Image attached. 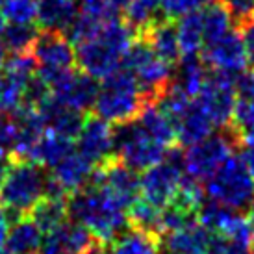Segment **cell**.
I'll list each match as a JSON object with an SVG mask.
<instances>
[{
	"mask_svg": "<svg viewBox=\"0 0 254 254\" xmlns=\"http://www.w3.org/2000/svg\"><path fill=\"white\" fill-rule=\"evenodd\" d=\"M41 121L45 123V128L49 132H54L58 135H64V137H69V139H78L80 135V130L84 127L85 117L76 110H71V108L60 104L56 99H52L50 95L49 99H45L36 108Z\"/></svg>",
	"mask_w": 254,
	"mask_h": 254,
	"instance_id": "cell-17",
	"label": "cell"
},
{
	"mask_svg": "<svg viewBox=\"0 0 254 254\" xmlns=\"http://www.w3.org/2000/svg\"><path fill=\"white\" fill-rule=\"evenodd\" d=\"M93 171H95V165L87 158H84L80 152H72L62 163H58L50 173V177L54 178L65 190V193L71 197L72 193L84 190L89 184Z\"/></svg>",
	"mask_w": 254,
	"mask_h": 254,
	"instance_id": "cell-20",
	"label": "cell"
},
{
	"mask_svg": "<svg viewBox=\"0 0 254 254\" xmlns=\"http://www.w3.org/2000/svg\"><path fill=\"white\" fill-rule=\"evenodd\" d=\"M247 219H249V223L254 226V200H253V204L247 208Z\"/></svg>",
	"mask_w": 254,
	"mask_h": 254,
	"instance_id": "cell-49",
	"label": "cell"
},
{
	"mask_svg": "<svg viewBox=\"0 0 254 254\" xmlns=\"http://www.w3.org/2000/svg\"><path fill=\"white\" fill-rule=\"evenodd\" d=\"M241 34L245 54H247V64L254 69V17L249 19L245 24H241L240 28H236Z\"/></svg>",
	"mask_w": 254,
	"mask_h": 254,
	"instance_id": "cell-42",
	"label": "cell"
},
{
	"mask_svg": "<svg viewBox=\"0 0 254 254\" xmlns=\"http://www.w3.org/2000/svg\"><path fill=\"white\" fill-rule=\"evenodd\" d=\"M177 32H178V43H180V50L184 56H191L197 54L204 36H202V19L198 11L188 13L180 17V21L177 22Z\"/></svg>",
	"mask_w": 254,
	"mask_h": 254,
	"instance_id": "cell-32",
	"label": "cell"
},
{
	"mask_svg": "<svg viewBox=\"0 0 254 254\" xmlns=\"http://www.w3.org/2000/svg\"><path fill=\"white\" fill-rule=\"evenodd\" d=\"M204 193L210 200L236 212H243L254 200V178L240 154H232L206 180Z\"/></svg>",
	"mask_w": 254,
	"mask_h": 254,
	"instance_id": "cell-5",
	"label": "cell"
},
{
	"mask_svg": "<svg viewBox=\"0 0 254 254\" xmlns=\"http://www.w3.org/2000/svg\"><path fill=\"white\" fill-rule=\"evenodd\" d=\"M228 9V15L232 19L234 26L240 28L249 19L254 17V0H221Z\"/></svg>",
	"mask_w": 254,
	"mask_h": 254,
	"instance_id": "cell-38",
	"label": "cell"
},
{
	"mask_svg": "<svg viewBox=\"0 0 254 254\" xmlns=\"http://www.w3.org/2000/svg\"><path fill=\"white\" fill-rule=\"evenodd\" d=\"M208 76V67L198 54L184 56L177 65V72L173 76V85L182 91L188 99H195L202 89Z\"/></svg>",
	"mask_w": 254,
	"mask_h": 254,
	"instance_id": "cell-23",
	"label": "cell"
},
{
	"mask_svg": "<svg viewBox=\"0 0 254 254\" xmlns=\"http://www.w3.org/2000/svg\"><path fill=\"white\" fill-rule=\"evenodd\" d=\"M39 36L36 24H9L2 34V45L9 54L32 52V47Z\"/></svg>",
	"mask_w": 254,
	"mask_h": 254,
	"instance_id": "cell-33",
	"label": "cell"
},
{
	"mask_svg": "<svg viewBox=\"0 0 254 254\" xmlns=\"http://www.w3.org/2000/svg\"><path fill=\"white\" fill-rule=\"evenodd\" d=\"M32 54L36 58L39 76L52 87L67 72L78 69L76 52L64 32L56 30H39Z\"/></svg>",
	"mask_w": 254,
	"mask_h": 254,
	"instance_id": "cell-8",
	"label": "cell"
},
{
	"mask_svg": "<svg viewBox=\"0 0 254 254\" xmlns=\"http://www.w3.org/2000/svg\"><path fill=\"white\" fill-rule=\"evenodd\" d=\"M0 112H4V108H2V85H0Z\"/></svg>",
	"mask_w": 254,
	"mask_h": 254,
	"instance_id": "cell-51",
	"label": "cell"
},
{
	"mask_svg": "<svg viewBox=\"0 0 254 254\" xmlns=\"http://www.w3.org/2000/svg\"><path fill=\"white\" fill-rule=\"evenodd\" d=\"M200 6H206L204 0H162L163 13L173 21H177L178 17L197 11Z\"/></svg>",
	"mask_w": 254,
	"mask_h": 254,
	"instance_id": "cell-39",
	"label": "cell"
},
{
	"mask_svg": "<svg viewBox=\"0 0 254 254\" xmlns=\"http://www.w3.org/2000/svg\"><path fill=\"white\" fill-rule=\"evenodd\" d=\"M2 15L9 24H34L37 21L36 0H6L2 4Z\"/></svg>",
	"mask_w": 254,
	"mask_h": 254,
	"instance_id": "cell-36",
	"label": "cell"
},
{
	"mask_svg": "<svg viewBox=\"0 0 254 254\" xmlns=\"http://www.w3.org/2000/svg\"><path fill=\"white\" fill-rule=\"evenodd\" d=\"M84 254H112L110 251L106 249V245H102V243H97L95 247H91L89 251H85Z\"/></svg>",
	"mask_w": 254,
	"mask_h": 254,
	"instance_id": "cell-45",
	"label": "cell"
},
{
	"mask_svg": "<svg viewBox=\"0 0 254 254\" xmlns=\"http://www.w3.org/2000/svg\"><path fill=\"white\" fill-rule=\"evenodd\" d=\"M11 147H13V123L9 115L7 117L0 115V160L9 158Z\"/></svg>",
	"mask_w": 254,
	"mask_h": 254,
	"instance_id": "cell-41",
	"label": "cell"
},
{
	"mask_svg": "<svg viewBox=\"0 0 254 254\" xmlns=\"http://www.w3.org/2000/svg\"><path fill=\"white\" fill-rule=\"evenodd\" d=\"M213 127L215 125L210 119L208 112L197 99H193L190 102V106L186 108V112L182 113V117L175 125L177 139L184 147H193L197 143L204 141L206 137H210Z\"/></svg>",
	"mask_w": 254,
	"mask_h": 254,
	"instance_id": "cell-18",
	"label": "cell"
},
{
	"mask_svg": "<svg viewBox=\"0 0 254 254\" xmlns=\"http://www.w3.org/2000/svg\"><path fill=\"white\" fill-rule=\"evenodd\" d=\"M139 125L143 127V130L147 132L152 139H156L158 143H162L163 147H175L177 145V132H175V127L171 125V121L162 113V110L156 106V104H150V106L145 108V112L141 113L139 117Z\"/></svg>",
	"mask_w": 254,
	"mask_h": 254,
	"instance_id": "cell-29",
	"label": "cell"
},
{
	"mask_svg": "<svg viewBox=\"0 0 254 254\" xmlns=\"http://www.w3.org/2000/svg\"><path fill=\"white\" fill-rule=\"evenodd\" d=\"M69 217L84 225L102 243H113L128 225L127 208L102 186L87 184L84 190L72 193L67 198Z\"/></svg>",
	"mask_w": 254,
	"mask_h": 254,
	"instance_id": "cell-1",
	"label": "cell"
},
{
	"mask_svg": "<svg viewBox=\"0 0 254 254\" xmlns=\"http://www.w3.org/2000/svg\"><path fill=\"white\" fill-rule=\"evenodd\" d=\"M243 143H247L249 147H254V128H251L249 132L243 134Z\"/></svg>",
	"mask_w": 254,
	"mask_h": 254,
	"instance_id": "cell-46",
	"label": "cell"
},
{
	"mask_svg": "<svg viewBox=\"0 0 254 254\" xmlns=\"http://www.w3.org/2000/svg\"><path fill=\"white\" fill-rule=\"evenodd\" d=\"M80 13V0H37V26L65 32Z\"/></svg>",
	"mask_w": 254,
	"mask_h": 254,
	"instance_id": "cell-21",
	"label": "cell"
},
{
	"mask_svg": "<svg viewBox=\"0 0 254 254\" xmlns=\"http://www.w3.org/2000/svg\"><path fill=\"white\" fill-rule=\"evenodd\" d=\"M76 152L87 158L93 165H99L113 158V127L93 113L85 117L84 127L78 135Z\"/></svg>",
	"mask_w": 254,
	"mask_h": 254,
	"instance_id": "cell-14",
	"label": "cell"
},
{
	"mask_svg": "<svg viewBox=\"0 0 254 254\" xmlns=\"http://www.w3.org/2000/svg\"><path fill=\"white\" fill-rule=\"evenodd\" d=\"M253 251H254V247H253Z\"/></svg>",
	"mask_w": 254,
	"mask_h": 254,
	"instance_id": "cell-53",
	"label": "cell"
},
{
	"mask_svg": "<svg viewBox=\"0 0 254 254\" xmlns=\"http://www.w3.org/2000/svg\"><path fill=\"white\" fill-rule=\"evenodd\" d=\"M4 2H6V0H0V4H4Z\"/></svg>",
	"mask_w": 254,
	"mask_h": 254,
	"instance_id": "cell-52",
	"label": "cell"
},
{
	"mask_svg": "<svg viewBox=\"0 0 254 254\" xmlns=\"http://www.w3.org/2000/svg\"><path fill=\"white\" fill-rule=\"evenodd\" d=\"M210 254H254V251H253V247H249V245L236 243V241L213 236Z\"/></svg>",
	"mask_w": 254,
	"mask_h": 254,
	"instance_id": "cell-40",
	"label": "cell"
},
{
	"mask_svg": "<svg viewBox=\"0 0 254 254\" xmlns=\"http://www.w3.org/2000/svg\"><path fill=\"white\" fill-rule=\"evenodd\" d=\"M123 15H125L123 21L132 30L134 37L147 26H150L152 22L165 17L162 9V0H130Z\"/></svg>",
	"mask_w": 254,
	"mask_h": 254,
	"instance_id": "cell-28",
	"label": "cell"
},
{
	"mask_svg": "<svg viewBox=\"0 0 254 254\" xmlns=\"http://www.w3.org/2000/svg\"><path fill=\"white\" fill-rule=\"evenodd\" d=\"M243 213L230 210L226 206L208 200L200 206V210L197 213V221L200 226H204L212 236H219V238H228L230 230L234 228V225L238 223V219Z\"/></svg>",
	"mask_w": 254,
	"mask_h": 254,
	"instance_id": "cell-24",
	"label": "cell"
},
{
	"mask_svg": "<svg viewBox=\"0 0 254 254\" xmlns=\"http://www.w3.org/2000/svg\"><path fill=\"white\" fill-rule=\"evenodd\" d=\"M162 247L160 236L128 228L112 243V254H158Z\"/></svg>",
	"mask_w": 254,
	"mask_h": 254,
	"instance_id": "cell-27",
	"label": "cell"
},
{
	"mask_svg": "<svg viewBox=\"0 0 254 254\" xmlns=\"http://www.w3.org/2000/svg\"><path fill=\"white\" fill-rule=\"evenodd\" d=\"M200 19H202V36H204L206 47L219 41L221 37H225L230 32L232 19L221 0L204 6V9L200 11Z\"/></svg>",
	"mask_w": 254,
	"mask_h": 254,
	"instance_id": "cell-30",
	"label": "cell"
},
{
	"mask_svg": "<svg viewBox=\"0 0 254 254\" xmlns=\"http://www.w3.org/2000/svg\"><path fill=\"white\" fill-rule=\"evenodd\" d=\"M74 152V141L64 135H58L54 132H45L43 137L36 143V147L30 150V154L26 156V160L37 163L39 167H50L54 169L58 163H62Z\"/></svg>",
	"mask_w": 254,
	"mask_h": 254,
	"instance_id": "cell-22",
	"label": "cell"
},
{
	"mask_svg": "<svg viewBox=\"0 0 254 254\" xmlns=\"http://www.w3.org/2000/svg\"><path fill=\"white\" fill-rule=\"evenodd\" d=\"M169 148L152 139L143 130L139 121H130L125 125L113 127V152L115 158L132 171H141L154 167L162 162Z\"/></svg>",
	"mask_w": 254,
	"mask_h": 254,
	"instance_id": "cell-7",
	"label": "cell"
},
{
	"mask_svg": "<svg viewBox=\"0 0 254 254\" xmlns=\"http://www.w3.org/2000/svg\"><path fill=\"white\" fill-rule=\"evenodd\" d=\"M134 39H141L152 49L158 60H162L163 64L175 67L182 60L180 54V43H178V32H177V21H173L169 17H162L160 21L152 22L150 26L139 32Z\"/></svg>",
	"mask_w": 254,
	"mask_h": 254,
	"instance_id": "cell-16",
	"label": "cell"
},
{
	"mask_svg": "<svg viewBox=\"0 0 254 254\" xmlns=\"http://www.w3.org/2000/svg\"><path fill=\"white\" fill-rule=\"evenodd\" d=\"M30 219L36 223L41 234L54 232L58 226H62L69 219L67 198H49L43 197L34 210L30 212Z\"/></svg>",
	"mask_w": 254,
	"mask_h": 254,
	"instance_id": "cell-26",
	"label": "cell"
},
{
	"mask_svg": "<svg viewBox=\"0 0 254 254\" xmlns=\"http://www.w3.org/2000/svg\"><path fill=\"white\" fill-rule=\"evenodd\" d=\"M89 184L106 188L125 208H130L141 195V184L137 173L127 167L119 158H110L106 162L95 165Z\"/></svg>",
	"mask_w": 254,
	"mask_h": 254,
	"instance_id": "cell-11",
	"label": "cell"
},
{
	"mask_svg": "<svg viewBox=\"0 0 254 254\" xmlns=\"http://www.w3.org/2000/svg\"><path fill=\"white\" fill-rule=\"evenodd\" d=\"M50 95L60 104L84 113L87 110H93L95 106V100L99 95V84H97V78L85 74L80 69H74L50 87Z\"/></svg>",
	"mask_w": 254,
	"mask_h": 254,
	"instance_id": "cell-12",
	"label": "cell"
},
{
	"mask_svg": "<svg viewBox=\"0 0 254 254\" xmlns=\"http://www.w3.org/2000/svg\"><path fill=\"white\" fill-rule=\"evenodd\" d=\"M184 152L180 147H171L162 162L150 167L139 177L141 197L158 208H165L184 180Z\"/></svg>",
	"mask_w": 254,
	"mask_h": 254,
	"instance_id": "cell-9",
	"label": "cell"
},
{
	"mask_svg": "<svg viewBox=\"0 0 254 254\" xmlns=\"http://www.w3.org/2000/svg\"><path fill=\"white\" fill-rule=\"evenodd\" d=\"M32 254H34V253H32Z\"/></svg>",
	"mask_w": 254,
	"mask_h": 254,
	"instance_id": "cell-54",
	"label": "cell"
},
{
	"mask_svg": "<svg viewBox=\"0 0 254 254\" xmlns=\"http://www.w3.org/2000/svg\"><path fill=\"white\" fill-rule=\"evenodd\" d=\"M230 125L238 128L241 135L254 128V99L249 97H236V104H234L232 121Z\"/></svg>",
	"mask_w": 254,
	"mask_h": 254,
	"instance_id": "cell-37",
	"label": "cell"
},
{
	"mask_svg": "<svg viewBox=\"0 0 254 254\" xmlns=\"http://www.w3.org/2000/svg\"><path fill=\"white\" fill-rule=\"evenodd\" d=\"M200 58L204 60L208 69L221 71L232 76H240V72L247 67V54L243 47L241 34L234 28L219 41L202 49Z\"/></svg>",
	"mask_w": 254,
	"mask_h": 254,
	"instance_id": "cell-13",
	"label": "cell"
},
{
	"mask_svg": "<svg viewBox=\"0 0 254 254\" xmlns=\"http://www.w3.org/2000/svg\"><path fill=\"white\" fill-rule=\"evenodd\" d=\"M241 143L243 135L240 130L232 125H226L219 134H212L204 141L193 145L184 152L186 175L197 182L208 180L230 156L236 154Z\"/></svg>",
	"mask_w": 254,
	"mask_h": 254,
	"instance_id": "cell-6",
	"label": "cell"
},
{
	"mask_svg": "<svg viewBox=\"0 0 254 254\" xmlns=\"http://www.w3.org/2000/svg\"><path fill=\"white\" fill-rule=\"evenodd\" d=\"M236 80L238 76L221 71L208 72L206 82L198 93L197 100L202 104L213 125L219 128L230 125L234 104H236Z\"/></svg>",
	"mask_w": 254,
	"mask_h": 254,
	"instance_id": "cell-10",
	"label": "cell"
},
{
	"mask_svg": "<svg viewBox=\"0 0 254 254\" xmlns=\"http://www.w3.org/2000/svg\"><path fill=\"white\" fill-rule=\"evenodd\" d=\"M128 225L130 228L141 230V232L156 234L162 238L160 226H162V208L154 206L152 202L139 197L134 204L127 210Z\"/></svg>",
	"mask_w": 254,
	"mask_h": 254,
	"instance_id": "cell-31",
	"label": "cell"
},
{
	"mask_svg": "<svg viewBox=\"0 0 254 254\" xmlns=\"http://www.w3.org/2000/svg\"><path fill=\"white\" fill-rule=\"evenodd\" d=\"M106 22L97 19V17H93L91 13H85L80 9V13L76 15V19L71 22V26L65 30L64 34L65 37L69 39L71 45L74 47H80V45H84V43L91 41L93 37L99 36V32L102 30Z\"/></svg>",
	"mask_w": 254,
	"mask_h": 254,
	"instance_id": "cell-34",
	"label": "cell"
},
{
	"mask_svg": "<svg viewBox=\"0 0 254 254\" xmlns=\"http://www.w3.org/2000/svg\"><path fill=\"white\" fill-rule=\"evenodd\" d=\"M134 43V34L123 19L108 21L99 36L76 47V67L93 78H106L121 67V62Z\"/></svg>",
	"mask_w": 254,
	"mask_h": 254,
	"instance_id": "cell-3",
	"label": "cell"
},
{
	"mask_svg": "<svg viewBox=\"0 0 254 254\" xmlns=\"http://www.w3.org/2000/svg\"><path fill=\"white\" fill-rule=\"evenodd\" d=\"M6 238H7V219L0 208V251L6 247Z\"/></svg>",
	"mask_w": 254,
	"mask_h": 254,
	"instance_id": "cell-43",
	"label": "cell"
},
{
	"mask_svg": "<svg viewBox=\"0 0 254 254\" xmlns=\"http://www.w3.org/2000/svg\"><path fill=\"white\" fill-rule=\"evenodd\" d=\"M41 230L30 217H24L11 225L7 230L6 251L9 254H32L41 247Z\"/></svg>",
	"mask_w": 254,
	"mask_h": 254,
	"instance_id": "cell-25",
	"label": "cell"
},
{
	"mask_svg": "<svg viewBox=\"0 0 254 254\" xmlns=\"http://www.w3.org/2000/svg\"><path fill=\"white\" fill-rule=\"evenodd\" d=\"M7 162H9V158H2V160H0V180H2V177H4V173H6Z\"/></svg>",
	"mask_w": 254,
	"mask_h": 254,
	"instance_id": "cell-48",
	"label": "cell"
},
{
	"mask_svg": "<svg viewBox=\"0 0 254 254\" xmlns=\"http://www.w3.org/2000/svg\"><path fill=\"white\" fill-rule=\"evenodd\" d=\"M4 64H6V49H4V45L0 41V71L4 69Z\"/></svg>",
	"mask_w": 254,
	"mask_h": 254,
	"instance_id": "cell-47",
	"label": "cell"
},
{
	"mask_svg": "<svg viewBox=\"0 0 254 254\" xmlns=\"http://www.w3.org/2000/svg\"><path fill=\"white\" fill-rule=\"evenodd\" d=\"M4 30H6V19H4V15L0 13V37L4 34Z\"/></svg>",
	"mask_w": 254,
	"mask_h": 254,
	"instance_id": "cell-50",
	"label": "cell"
},
{
	"mask_svg": "<svg viewBox=\"0 0 254 254\" xmlns=\"http://www.w3.org/2000/svg\"><path fill=\"white\" fill-rule=\"evenodd\" d=\"M130 0H80V9L85 13H91L100 21H113L121 19L119 15L125 13Z\"/></svg>",
	"mask_w": 254,
	"mask_h": 254,
	"instance_id": "cell-35",
	"label": "cell"
},
{
	"mask_svg": "<svg viewBox=\"0 0 254 254\" xmlns=\"http://www.w3.org/2000/svg\"><path fill=\"white\" fill-rule=\"evenodd\" d=\"M148 104L139 93L137 78L134 72L119 67L117 71L102 78L93 115L106 123L125 125L130 121H137Z\"/></svg>",
	"mask_w": 254,
	"mask_h": 254,
	"instance_id": "cell-4",
	"label": "cell"
},
{
	"mask_svg": "<svg viewBox=\"0 0 254 254\" xmlns=\"http://www.w3.org/2000/svg\"><path fill=\"white\" fill-rule=\"evenodd\" d=\"M212 240L213 236L198 225V221L162 238L167 254H210Z\"/></svg>",
	"mask_w": 254,
	"mask_h": 254,
	"instance_id": "cell-19",
	"label": "cell"
},
{
	"mask_svg": "<svg viewBox=\"0 0 254 254\" xmlns=\"http://www.w3.org/2000/svg\"><path fill=\"white\" fill-rule=\"evenodd\" d=\"M243 162H245V165H247L249 173H251V177L254 178V147H249L245 152H243Z\"/></svg>",
	"mask_w": 254,
	"mask_h": 254,
	"instance_id": "cell-44",
	"label": "cell"
},
{
	"mask_svg": "<svg viewBox=\"0 0 254 254\" xmlns=\"http://www.w3.org/2000/svg\"><path fill=\"white\" fill-rule=\"evenodd\" d=\"M100 243L84 225L76 221H65L54 232L47 234L41 243V254H84Z\"/></svg>",
	"mask_w": 254,
	"mask_h": 254,
	"instance_id": "cell-15",
	"label": "cell"
},
{
	"mask_svg": "<svg viewBox=\"0 0 254 254\" xmlns=\"http://www.w3.org/2000/svg\"><path fill=\"white\" fill-rule=\"evenodd\" d=\"M45 169L37 163L21 158H9L6 173L0 180V208L7 223L30 217L34 206L45 197Z\"/></svg>",
	"mask_w": 254,
	"mask_h": 254,
	"instance_id": "cell-2",
	"label": "cell"
}]
</instances>
